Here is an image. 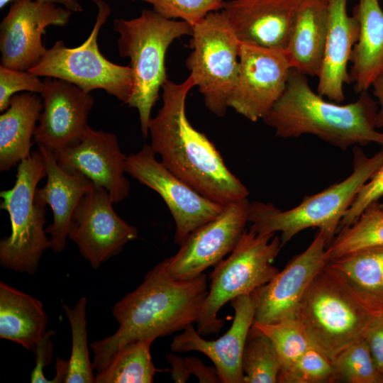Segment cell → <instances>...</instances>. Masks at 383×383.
Here are the masks:
<instances>
[{
    "mask_svg": "<svg viewBox=\"0 0 383 383\" xmlns=\"http://www.w3.org/2000/svg\"><path fill=\"white\" fill-rule=\"evenodd\" d=\"M353 153V171L347 178L305 196L294 208L282 210L272 203H249L250 230L260 235L280 232L282 248L304 229L318 228L326 235L329 245L359 191L383 164V149L370 157L358 147L354 148Z\"/></svg>",
    "mask_w": 383,
    "mask_h": 383,
    "instance_id": "5",
    "label": "cell"
},
{
    "mask_svg": "<svg viewBox=\"0 0 383 383\" xmlns=\"http://www.w3.org/2000/svg\"><path fill=\"white\" fill-rule=\"evenodd\" d=\"M194 86L190 75L179 84L165 81L162 106L148 123L150 146L175 176L205 197L226 206L247 198L249 191L226 167L215 145L189 121L186 99Z\"/></svg>",
    "mask_w": 383,
    "mask_h": 383,
    "instance_id": "1",
    "label": "cell"
},
{
    "mask_svg": "<svg viewBox=\"0 0 383 383\" xmlns=\"http://www.w3.org/2000/svg\"><path fill=\"white\" fill-rule=\"evenodd\" d=\"M240 44L222 11L209 13L193 26L186 66L206 107L218 117L225 116L237 81Z\"/></svg>",
    "mask_w": 383,
    "mask_h": 383,
    "instance_id": "10",
    "label": "cell"
},
{
    "mask_svg": "<svg viewBox=\"0 0 383 383\" xmlns=\"http://www.w3.org/2000/svg\"><path fill=\"white\" fill-rule=\"evenodd\" d=\"M152 6L153 10L169 19L185 21L192 26L209 13L221 9L223 0H131Z\"/></svg>",
    "mask_w": 383,
    "mask_h": 383,
    "instance_id": "35",
    "label": "cell"
},
{
    "mask_svg": "<svg viewBox=\"0 0 383 383\" xmlns=\"http://www.w3.org/2000/svg\"><path fill=\"white\" fill-rule=\"evenodd\" d=\"M235 315L232 326L221 337L213 340L204 339L193 325L174 337L172 352L198 351L214 364L222 383H244L241 367L244 346L255 316L257 298L255 291L231 301Z\"/></svg>",
    "mask_w": 383,
    "mask_h": 383,
    "instance_id": "19",
    "label": "cell"
},
{
    "mask_svg": "<svg viewBox=\"0 0 383 383\" xmlns=\"http://www.w3.org/2000/svg\"><path fill=\"white\" fill-rule=\"evenodd\" d=\"M328 241L318 230L308 248L294 256L266 284L255 290L257 307L254 321L274 323L297 318L300 304L316 274L329 262Z\"/></svg>",
    "mask_w": 383,
    "mask_h": 383,
    "instance_id": "16",
    "label": "cell"
},
{
    "mask_svg": "<svg viewBox=\"0 0 383 383\" xmlns=\"http://www.w3.org/2000/svg\"><path fill=\"white\" fill-rule=\"evenodd\" d=\"M382 313L328 263L305 293L297 318L311 344L333 361L342 350L365 338Z\"/></svg>",
    "mask_w": 383,
    "mask_h": 383,
    "instance_id": "4",
    "label": "cell"
},
{
    "mask_svg": "<svg viewBox=\"0 0 383 383\" xmlns=\"http://www.w3.org/2000/svg\"><path fill=\"white\" fill-rule=\"evenodd\" d=\"M377 102L360 93L353 103L326 101L309 86L306 75L292 69L285 90L262 118L279 138L313 135L343 150L375 143L383 146V133L377 130Z\"/></svg>",
    "mask_w": 383,
    "mask_h": 383,
    "instance_id": "3",
    "label": "cell"
},
{
    "mask_svg": "<svg viewBox=\"0 0 383 383\" xmlns=\"http://www.w3.org/2000/svg\"><path fill=\"white\" fill-rule=\"evenodd\" d=\"M282 248L274 234L245 230L231 255L209 275L210 289L196 322L201 335L217 334L224 326L218 318L221 307L233 299L252 293L268 283L279 270L272 265Z\"/></svg>",
    "mask_w": 383,
    "mask_h": 383,
    "instance_id": "8",
    "label": "cell"
},
{
    "mask_svg": "<svg viewBox=\"0 0 383 383\" xmlns=\"http://www.w3.org/2000/svg\"><path fill=\"white\" fill-rule=\"evenodd\" d=\"M48 317L35 297L0 282V338L34 351L47 333Z\"/></svg>",
    "mask_w": 383,
    "mask_h": 383,
    "instance_id": "26",
    "label": "cell"
},
{
    "mask_svg": "<svg viewBox=\"0 0 383 383\" xmlns=\"http://www.w3.org/2000/svg\"><path fill=\"white\" fill-rule=\"evenodd\" d=\"M382 210H383V204H382Z\"/></svg>",
    "mask_w": 383,
    "mask_h": 383,
    "instance_id": "43",
    "label": "cell"
},
{
    "mask_svg": "<svg viewBox=\"0 0 383 383\" xmlns=\"http://www.w3.org/2000/svg\"><path fill=\"white\" fill-rule=\"evenodd\" d=\"M43 82V110L33 140L53 151L77 144L89 126L93 96L62 79L45 77Z\"/></svg>",
    "mask_w": 383,
    "mask_h": 383,
    "instance_id": "17",
    "label": "cell"
},
{
    "mask_svg": "<svg viewBox=\"0 0 383 383\" xmlns=\"http://www.w3.org/2000/svg\"><path fill=\"white\" fill-rule=\"evenodd\" d=\"M72 13L46 0H13L0 24L1 65L28 71L48 50L42 41L46 28L65 26Z\"/></svg>",
    "mask_w": 383,
    "mask_h": 383,
    "instance_id": "14",
    "label": "cell"
},
{
    "mask_svg": "<svg viewBox=\"0 0 383 383\" xmlns=\"http://www.w3.org/2000/svg\"><path fill=\"white\" fill-rule=\"evenodd\" d=\"M328 264L364 299L383 311V246L359 250Z\"/></svg>",
    "mask_w": 383,
    "mask_h": 383,
    "instance_id": "27",
    "label": "cell"
},
{
    "mask_svg": "<svg viewBox=\"0 0 383 383\" xmlns=\"http://www.w3.org/2000/svg\"><path fill=\"white\" fill-rule=\"evenodd\" d=\"M38 148L44 159L47 179L43 187L37 188L35 199L52 210V223L45 231L50 234V248L60 252L66 248L72 218L79 201L95 184L80 172L64 170L53 150L43 145Z\"/></svg>",
    "mask_w": 383,
    "mask_h": 383,
    "instance_id": "21",
    "label": "cell"
},
{
    "mask_svg": "<svg viewBox=\"0 0 383 383\" xmlns=\"http://www.w3.org/2000/svg\"><path fill=\"white\" fill-rule=\"evenodd\" d=\"M301 0H229L222 11L241 43L285 50Z\"/></svg>",
    "mask_w": 383,
    "mask_h": 383,
    "instance_id": "20",
    "label": "cell"
},
{
    "mask_svg": "<svg viewBox=\"0 0 383 383\" xmlns=\"http://www.w3.org/2000/svg\"><path fill=\"white\" fill-rule=\"evenodd\" d=\"M383 196V164L362 187L350 207L340 221L338 231L354 223L371 204Z\"/></svg>",
    "mask_w": 383,
    "mask_h": 383,
    "instance_id": "37",
    "label": "cell"
},
{
    "mask_svg": "<svg viewBox=\"0 0 383 383\" xmlns=\"http://www.w3.org/2000/svg\"><path fill=\"white\" fill-rule=\"evenodd\" d=\"M109 194L96 185L79 201L72 218L68 238L94 269L120 253L138 237V230L114 211Z\"/></svg>",
    "mask_w": 383,
    "mask_h": 383,
    "instance_id": "15",
    "label": "cell"
},
{
    "mask_svg": "<svg viewBox=\"0 0 383 383\" xmlns=\"http://www.w3.org/2000/svg\"><path fill=\"white\" fill-rule=\"evenodd\" d=\"M13 0H0V9H2L8 3ZM61 5L72 12H81L82 5L77 0H46Z\"/></svg>",
    "mask_w": 383,
    "mask_h": 383,
    "instance_id": "42",
    "label": "cell"
},
{
    "mask_svg": "<svg viewBox=\"0 0 383 383\" xmlns=\"http://www.w3.org/2000/svg\"><path fill=\"white\" fill-rule=\"evenodd\" d=\"M326 0H301L285 49L292 69L318 77L328 31Z\"/></svg>",
    "mask_w": 383,
    "mask_h": 383,
    "instance_id": "23",
    "label": "cell"
},
{
    "mask_svg": "<svg viewBox=\"0 0 383 383\" xmlns=\"http://www.w3.org/2000/svg\"><path fill=\"white\" fill-rule=\"evenodd\" d=\"M166 357L172 364L171 375L175 382H185L192 374L196 376L199 382H221L216 368L206 366L197 357H182L173 353H167Z\"/></svg>",
    "mask_w": 383,
    "mask_h": 383,
    "instance_id": "38",
    "label": "cell"
},
{
    "mask_svg": "<svg viewBox=\"0 0 383 383\" xmlns=\"http://www.w3.org/2000/svg\"><path fill=\"white\" fill-rule=\"evenodd\" d=\"M44 82L29 71H20L0 65V111L9 106L11 98L19 91L40 94Z\"/></svg>",
    "mask_w": 383,
    "mask_h": 383,
    "instance_id": "36",
    "label": "cell"
},
{
    "mask_svg": "<svg viewBox=\"0 0 383 383\" xmlns=\"http://www.w3.org/2000/svg\"><path fill=\"white\" fill-rule=\"evenodd\" d=\"M373 94L378 101L379 109L376 116L377 128L383 127V74H382L372 84Z\"/></svg>",
    "mask_w": 383,
    "mask_h": 383,
    "instance_id": "41",
    "label": "cell"
},
{
    "mask_svg": "<svg viewBox=\"0 0 383 383\" xmlns=\"http://www.w3.org/2000/svg\"><path fill=\"white\" fill-rule=\"evenodd\" d=\"M241 367L244 383H276L281 370L277 350L270 338L252 325L243 349Z\"/></svg>",
    "mask_w": 383,
    "mask_h": 383,
    "instance_id": "30",
    "label": "cell"
},
{
    "mask_svg": "<svg viewBox=\"0 0 383 383\" xmlns=\"http://www.w3.org/2000/svg\"><path fill=\"white\" fill-rule=\"evenodd\" d=\"M42 110V99L35 93L13 96L0 116L1 172L11 170L30 155L32 138Z\"/></svg>",
    "mask_w": 383,
    "mask_h": 383,
    "instance_id": "25",
    "label": "cell"
},
{
    "mask_svg": "<svg viewBox=\"0 0 383 383\" xmlns=\"http://www.w3.org/2000/svg\"><path fill=\"white\" fill-rule=\"evenodd\" d=\"M87 301L81 297L71 308L63 304L72 332V350L67 360L66 383H93L95 376L89 359L87 331L86 307Z\"/></svg>",
    "mask_w": 383,
    "mask_h": 383,
    "instance_id": "31",
    "label": "cell"
},
{
    "mask_svg": "<svg viewBox=\"0 0 383 383\" xmlns=\"http://www.w3.org/2000/svg\"><path fill=\"white\" fill-rule=\"evenodd\" d=\"M209 293L207 276L179 280L167 272L165 260L148 271L143 282L112 309L119 328L91 343L93 369L101 371L118 348L140 339L165 337L196 323Z\"/></svg>",
    "mask_w": 383,
    "mask_h": 383,
    "instance_id": "2",
    "label": "cell"
},
{
    "mask_svg": "<svg viewBox=\"0 0 383 383\" xmlns=\"http://www.w3.org/2000/svg\"><path fill=\"white\" fill-rule=\"evenodd\" d=\"M278 383H333L332 361L313 345L287 370L279 373Z\"/></svg>",
    "mask_w": 383,
    "mask_h": 383,
    "instance_id": "34",
    "label": "cell"
},
{
    "mask_svg": "<svg viewBox=\"0 0 383 383\" xmlns=\"http://www.w3.org/2000/svg\"><path fill=\"white\" fill-rule=\"evenodd\" d=\"M55 333V332L52 330L48 331L33 351L35 355V365L30 375L32 383H52L51 380L45 377L43 369L50 364L52 357L54 346L51 336Z\"/></svg>",
    "mask_w": 383,
    "mask_h": 383,
    "instance_id": "39",
    "label": "cell"
},
{
    "mask_svg": "<svg viewBox=\"0 0 383 383\" xmlns=\"http://www.w3.org/2000/svg\"><path fill=\"white\" fill-rule=\"evenodd\" d=\"M332 362L334 382L383 383L365 338L342 350Z\"/></svg>",
    "mask_w": 383,
    "mask_h": 383,
    "instance_id": "33",
    "label": "cell"
},
{
    "mask_svg": "<svg viewBox=\"0 0 383 383\" xmlns=\"http://www.w3.org/2000/svg\"><path fill=\"white\" fill-rule=\"evenodd\" d=\"M353 15L360 25L350 62V83L356 93L367 91L383 74V10L379 0H359Z\"/></svg>",
    "mask_w": 383,
    "mask_h": 383,
    "instance_id": "24",
    "label": "cell"
},
{
    "mask_svg": "<svg viewBox=\"0 0 383 383\" xmlns=\"http://www.w3.org/2000/svg\"><path fill=\"white\" fill-rule=\"evenodd\" d=\"M247 198L231 202L214 219L192 231L177 252L165 260L167 274L173 279H194L215 266L238 244L248 222Z\"/></svg>",
    "mask_w": 383,
    "mask_h": 383,
    "instance_id": "13",
    "label": "cell"
},
{
    "mask_svg": "<svg viewBox=\"0 0 383 383\" xmlns=\"http://www.w3.org/2000/svg\"><path fill=\"white\" fill-rule=\"evenodd\" d=\"M328 31L318 76V94L340 104L345 99L344 84H350L348 64L360 33L355 16L348 13V0H326Z\"/></svg>",
    "mask_w": 383,
    "mask_h": 383,
    "instance_id": "22",
    "label": "cell"
},
{
    "mask_svg": "<svg viewBox=\"0 0 383 383\" xmlns=\"http://www.w3.org/2000/svg\"><path fill=\"white\" fill-rule=\"evenodd\" d=\"M383 246V210L375 201L369 205L352 224L340 228L326 248L329 262L348 253Z\"/></svg>",
    "mask_w": 383,
    "mask_h": 383,
    "instance_id": "29",
    "label": "cell"
},
{
    "mask_svg": "<svg viewBox=\"0 0 383 383\" xmlns=\"http://www.w3.org/2000/svg\"><path fill=\"white\" fill-rule=\"evenodd\" d=\"M54 152L64 170L86 175L108 191L113 204L128 196L130 183L125 176L127 156L121 150L116 134L89 126L79 143Z\"/></svg>",
    "mask_w": 383,
    "mask_h": 383,
    "instance_id": "18",
    "label": "cell"
},
{
    "mask_svg": "<svg viewBox=\"0 0 383 383\" xmlns=\"http://www.w3.org/2000/svg\"><path fill=\"white\" fill-rule=\"evenodd\" d=\"M92 1L98 13L86 40L76 48L67 47L61 40L56 41L28 71L38 77L67 81L86 92L102 89L128 105L133 86L132 70L129 65L113 63L99 51L98 35L111 8L103 0Z\"/></svg>",
    "mask_w": 383,
    "mask_h": 383,
    "instance_id": "9",
    "label": "cell"
},
{
    "mask_svg": "<svg viewBox=\"0 0 383 383\" xmlns=\"http://www.w3.org/2000/svg\"><path fill=\"white\" fill-rule=\"evenodd\" d=\"M252 326L267 335L278 353L281 370L290 368L311 344L302 324L298 318H288L274 323L254 321Z\"/></svg>",
    "mask_w": 383,
    "mask_h": 383,
    "instance_id": "32",
    "label": "cell"
},
{
    "mask_svg": "<svg viewBox=\"0 0 383 383\" xmlns=\"http://www.w3.org/2000/svg\"><path fill=\"white\" fill-rule=\"evenodd\" d=\"M291 70L285 50L240 42L228 107L251 121L262 119L283 94Z\"/></svg>",
    "mask_w": 383,
    "mask_h": 383,
    "instance_id": "12",
    "label": "cell"
},
{
    "mask_svg": "<svg viewBox=\"0 0 383 383\" xmlns=\"http://www.w3.org/2000/svg\"><path fill=\"white\" fill-rule=\"evenodd\" d=\"M113 29L119 34V55L130 58L133 72V91L128 106L138 110L140 131L147 138L152 107L167 79L166 52L175 39L192 36L193 26L185 21L166 18L154 10L144 9L137 18H116Z\"/></svg>",
    "mask_w": 383,
    "mask_h": 383,
    "instance_id": "6",
    "label": "cell"
},
{
    "mask_svg": "<svg viewBox=\"0 0 383 383\" xmlns=\"http://www.w3.org/2000/svg\"><path fill=\"white\" fill-rule=\"evenodd\" d=\"M126 171L164 200L175 223L174 242L177 245H180L194 229L216 218L224 208L172 173L156 158V153L147 143L127 156Z\"/></svg>",
    "mask_w": 383,
    "mask_h": 383,
    "instance_id": "11",
    "label": "cell"
},
{
    "mask_svg": "<svg viewBox=\"0 0 383 383\" xmlns=\"http://www.w3.org/2000/svg\"><path fill=\"white\" fill-rule=\"evenodd\" d=\"M155 338L129 342L115 353L108 365L95 375V383H151L157 370L151 358Z\"/></svg>",
    "mask_w": 383,
    "mask_h": 383,
    "instance_id": "28",
    "label": "cell"
},
{
    "mask_svg": "<svg viewBox=\"0 0 383 383\" xmlns=\"http://www.w3.org/2000/svg\"><path fill=\"white\" fill-rule=\"evenodd\" d=\"M45 177L43 155L34 150L18 163L13 187L0 192V207L8 212L11 227V235L0 241V263L6 269L33 274L44 251L50 248L44 229L45 206L35 199L38 184Z\"/></svg>",
    "mask_w": 383,
    "mask_h": 383,
    "instance_id": "7",
    "label": "cell"
},
{
    "mask_svg": "<svg viewBox=\"0 0 383 383\" xmlns=\"http://www.w3.org/2000/svg\"><path fill=\"white\" fill-rule=\"evenodd\" d=\"M365 338L383 382V313L376 320Z\"/></svg>",
    "mask_w": 383,
    "mask_h": 383,
    "instance_id": "40",
    "label": "cell"
}]
</instances>
